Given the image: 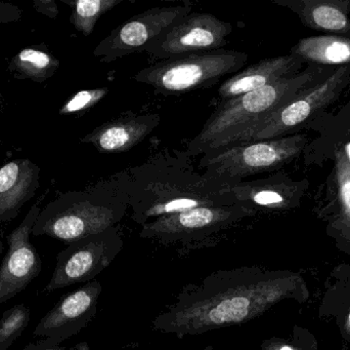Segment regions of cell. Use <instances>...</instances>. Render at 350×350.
<instances>
[{"label": "cell", "mask_w": 350, "mask_h": 350, "mask_svg": "<svg viewBox=\"0 0 350 350\" xmlns=\"http://www.w3.org/2000/svg\"><path fill=\"white\" fill-rule=\"evenodd\" d=\"M255 214V210L242 203L203 205L148 222L142 226L139 236L167 246H191Z\"/></svg>", "instance_id": "ba28073f"}, {"label": "cell", "mask_w": 350, "mask_h": 350, "mask_svg": "<svg viewBox=\"0 0 350 350\" xmlns=\"http://www.w3.org/2000/svg\"><path fill=\"white\" fill-rule=\"evenodd\" d=\"M129 209L126 199L102 181L86 190L55 197L41 210L32 234L69 245L118 225Z\"/></svg>", "instance_id": "277c9868"}, {"label": "cell", "mask_w": 350, "mask_h": 350, "mask_svg": "<svg viewBox=\"0 0 350 350\" xmlns=\"http://www.w3.org/2000/svg\"><path fill=\"white\" fill-rule=\"evenodd\" d=\"M306 129L317 134L316 137L310 139L302 153L304 164L312 166L333 146L350 141V100L336 113H325L312 121Z\"/></svg>", "instance_id": "ffe728a7"}, {"label": "cell", "mask_w": 350, "mask_h": 350, "mask_svg": "<svg viewBox=\"0 0 350 350\" xmlns=\"http://www.w3.org/2000/svg\"><path fill=\"white\" fill-rule=\"evenodd\" d=\"M336 69L306 65L295 75L237 98L221 101L199 134L189 142L185 154L195 158L230 145L247 129L271 116L304 90L326 79Z\"/></svg>", "instance_id": "3957f363"}, {"label": "cell", "mask_w": 350, "mask_h": 350, "mask_svg": "<svg viewBox=\"0 0 350 350\" xmlns=\"http://www.w3.org/2000/svg\"><path fill=\"white\" fill-rule=\"evenodd\" d=\"M294 291V279L258 267L217 271L185 286L153 322L154 330L181 337L242 325Z\"/></svg>", "instance_id": "6da1fadb"}, {"label": "cell", "mask_w": 350, "mask_h": 350, "mask_svg": "<svg viewBox=\"0 0 350 350\" xmlns=\"http://www.w3.org/2000/svg\"><path fill=\"white\" fill-rule=\"evenodd\" d=\"M232 23L207 12H189L177 21L147 49L153 60L172 59L189 53L218 51L226 45L232 32Z\"/></svg>", "instance_id": "8fae6325"}, {"label": "cell", "mask_w": 350, "mask_h": 350, "mask_svg": "<svg viewBox=\"0 0 350 350\" xmlns=\"http://www.w3.org/2000/svg\"><path fill=\"white\" fill-rule=\"evenodd\" d=\"M308 142V134L299 133L234 144L206 152L199 166L207 178L219 184H236L253 175L278 172L301 156Z\"/></svg>", "instance_id": "5b68a950"}, {"label": "cell", "mask_w": 350, "mask_h": 350, "mask_svg": "<svg viewBox=\"0 0 350 350\" xmlns=\"http://www.w3.org/2000/svg\"><path fill=\"white\" fill-rule=\"evenodd\" d=\"M40 186V168L28 158L6 162L0 168V222L18 215Z\"/></svg>", "instance_id": "ac0fdd59"}, {"label": "cell", "mask_w": 350, "mask_h": 350, "mask_svg": "<svg viewBox=\"0 0 350 350\" xmlns=\"http://www.w3.org/2000/svg\"><path fill=\"white\" fill-rule=\"evenodd\" d=\"M59 67V60L38 45L21 49L10 60L8 70L18 79H32L42 84L53 77Z\"/></svg>", "instance_id": "7402d4cb"}, {"label": "cell", "mask_w": 350, "mask_h": 350, "mask_svg": "<svg viewBox=\"0 0 350 350\" xmlns=\"http://www.w3.org/2000/svg\"><path fill=\"white\" fill-rule=\"evenodd\" d=\"M0 147H1V143H0Z\"/></svg>", "instance_id": "4dcf8cb0"}, {"label": "cell", "mask_w": 350, "mask_h": 350, "mask_svg": "<svg viewBox=\"0 0 350 350\" xmlns=\"http://www.w3.org/2000/svg\"><path fill=\"white\" fill-rule=\"evenodd\" d=\"M2 251H3V244H2L1 242H0V255L2 254Z\"/></svg>", "instance_id": "f1b7e54d"}, {"label": "cell", "mask_w": 350, "mask_h": 350, "mask_svg": "<svg viewBox=\"0 0 350 350\" xmlns=\"http://www.w3.org/2000/svg\"><path fill=\"white\" fill-rule=\"evenodd\" d=\"M191 10V2L149 8L111 31L96 45L94 55L102 63H111L133 53L146 51L156 39Z\"/></svg>", "instance_id": "30bf717a"}, {"label": "cell", "mask_w": 350, "mask_h": 350, "mask_svg": "<svg viewBox=\"0 0 350 350\" xmlns=\"http://www.w3.org/2000/svg\"><path fill=\"white\" fill-rule=\"evenodd\" d=\"M103 286L98 279L86 283L64 296L37 325L34 336L41 339L38 347H59L81 332L96 318Z\"/></svg>", "instance_id": "7c38bea8"}, {"label": "cell", "mask_w": 350, "mask_h": 350, "mask_svg": "<svg viewBox=\"0 0 350 350\" xmlns=\"http://www.w3.org/2000/svg\"><path fill=\"white\" fill-rule=\"evenodd\" d=\"M40 212L38 203L33 205L18 227L6 238L8 251L0 265V305L24 291L41 273L42 261L30 242Z\"/></svg>", "instance_id": "4fadbf2b"}, {"label": "cell", "mask_w": 350, "mask_h": 350, "mask_svg": "<svg viewBox=\"0 0 350 350\" xmlns=\"http://www.w3.org/2000/svg\"><path fill=\"white\" fill-rule=\"evenodd\" d=\"M273 3L289 8L308 28L350 37V0H273Z\"/></svg>", "instance_id": "d6986e66"}, {"label": "cell", "mask_w": 350, "mask_h": 350, "mask_svg": "<svg viewBox=\"0 0 350 350\" xmlns=\"http://www.w3.org/2000/svg\"><path fill=\"white\" fill-rule=\"evenodd\" d=\"M306 65L339 68L350 65V37L318 35L301 38L290 49Z\"/></svg>", "instance_id": "44dd1931"}, {"label": "cell", "mask_w": 350, "mask_h": 350, "mask_svg": "<svg viewBox=\"0 0 350 350\" xmlns=\"http://www.w3.org/2000/svg\"><path fill=\"white\" fill-rule=\"evenodd\" d=\"M108 92L109 88L79 90L61 107L59 113L61 115H69L88 110L96 106Z\"/></svg>", "instance_id": "d4e9b609"}, {"label": "cell", "mask_w": 350, "mask_h": 350, "mask_svg": "<svg viewBox=\"0 0 350 350\" xmlns=\"http://www.w3.org/2000/svg\"><path fill=\"white\" fill-rule=\"evenodd\" d=\"M306 67V63L293 53L261 60L224 80L218 88V97L221 101L237 98L278 80L295 75Z\"/></svg>", "instance_id": "2e32d148"}, {"label": "cell", "mask_w": 350, "mask_h": 350, "mask_svg": "<svg viewBox=\"0 0 350 350\" xmlns=\"http://www.w3.org/2000/svg\"><path fill=\"white\" fill-rule=\"evenodd\" d=\"M124 247L118 225L100 234L67 245L57 254L55 271L45 286L44 293L94 281L120 254Z\"/></svg>", "instance_id": "9c48e42d"}, {"label": "cell", "mask_w": 350, "mask_h": 350, "mask_svg": "<svg viewBox=\"0 0 350 350\" xmlns=\"http://www.w3.org/2000/svg\"><path fill=\"white\" fill-rule=\"evenodd\" d=\"M33 4L36 12L49 18H55L59 16V8L53 0H35Z\"/></svg>", "instance_id": "4316f807"}, {"label": "cell", "mask_w": 350, "mask_h": 350, "mask_svg": "<svg viewBox=\"0 0 350 350\" xmlns=\"http://www.w3.org/2000/svg\"><path fill=\"white\" fill-rule=\"evenodd\" d=\"M22 16V10L14 4L0 1V25L16 22Z\"/></svg>", "instance_id": "484cf974"}, {"label": "cell", "mask_w": 350, "mask_h": 350, "mask_svg": "<svg viewBox=\"0 0 350 350\" xmlns=\"http://www.w3.org/2000/svg\"><path fill=\"white\" fill-rule=\"evenodd\" d=\"M349 84L350 65L337 68L326 79L304 90L271 116L247 129L230 145L299 134L327 113L345 94Z\"/></svg>", "instance_id": "52a82bcc"}, {"label": "cell", "mask_w": 350, "mask_h": 350, "mask_svg": "<svg viewBox=\"0 0 350 350\" xmlns=\"http://www.w3.org/2000/svg\"><path fill=\"white\" fill-rule=\"evenodd\" d=\"M281 350H293V349H290V347H283V349H281Z\"/></svg>", "instance_id": "f546056e"}, {"label": "cell", "mask_w": 350, "mask_h": 350, "mask_svg": "<svg viewBox=\"0 0 350 350\" xmlns=\"http://www.w3.org/2000/svg\"><path fill=\"white\" fill-rule=\"evenodd\" d=\"M72 6L70 22L76 30L79 31L84 36H88L94 32V27L98 18L105 14L122 3L124 0H74L66 1Z\"/></svg>", "instance_id": "603a6c76"}, {"label": "cell", "mask_w": 350, "mask_h": 350, "mask_svg": "<svg viewBox=\"0 0 350 350\" xmlns=\"http://www.w3.org/2000/svg\"><path fill=\"white\" fill-rule=\"evenodd\" d=\"M332 160L326 180L317 188L321 212L329 216L336 229L350 232V141L341 142L327 150L314 166L322 168Z\"/></svg>", "instance_id": "9a60e30c"}, {"label": "cell", "mask_w": 350, "mask_h": 350, "mask_svg": "<svg viewBox=\"0 0 350 350\" xmlns=\"http://www.w3.org/2000/svg\"><path fill=\"white\" fill-rule=\"evenodd\" d=\"M185 152L161 153L141 166L117 173L106 181L120 193L143 226L163 216L203 205H230L224 185L200 174Z\"/></svg>", "instance_id": "7a4b0ae2"}, {"label": "cell", "mask_w": 350, "mask_h": 350, "mask_svg": "<svg viewBox=\"0 0 350 350\" xmlns=\"http://www.w3.org/2000/svg\"><path fill=\"white\" fill-rule=\"evenodd\" d=\"M308 179L295 180L283 171L262 179L224 185L221 192L234 203L255 210H289L299 207L310 189Z\"/></svg>", "instance_id": "5bb4252c"}, {"label": "cell", "mask_w": 350, "mask_h": 350, "mask_svg": "<svg viewBox=\"0 0 350 350\" xmlns=\"http://www.w3.org/2000/svg\"><path fill=\"white\" fill-rule=\"evenodd\" d=\"M159 114H131L104 123L82 138V143L92 144L100 153H121L133 149L158 125Z\"/></svg>", "instance_id": "e0dca14e"}, {"label": "cell", "mask_w": 350, "mask_h": 350, "mask_svg": "<svg viewBox=\"0 0 350 350\" xmlns=\"http://www.w3.org/2000/svg\"><path fill=\"white\" fill-rule=\"evenodd\" d=\"M23 350H88V345H78L76 347H70V349H67V347H38L35 345H27Z\"/></svg>", "instance_id": "83f0119b"}, {"label": "cell", "mask_w": 350, "mask_h": 350, "mask_svg": "<svg viewBox=\"0 0 350 350\" xmlns=\"http://www.w3.org/2000/svg\"><path fill=\"white\" fill-rule=\"evenodd\" d=\"M247 61V53L232 49L189 53L147 66L133 78L151 86L156 94H187L215 86L224 76L242 70Z\"/></svg>", "instance_id": "8992f818"}, {"label": "cell", "mask_w": 350, "mask_h": 350, "mask_svg": "<svg viewBox=\"0 0 350 350\" xmlns=\"http://www.w3.org/2000/svg\"><path fill=\"white\" fill-rule=\"evenodd\" d=\"M349 322H350V314H349Z\"/></svg>", "instance_id": "1f68e13d"}, {"label": "cell", "mask_w": 350, "mask_h": 350, "mask_svg": "<svg viewBox=\"0 0 350 350\" xmlns=\"http://www.w3.org/2000/svg\"><path fill=\"white\" fill-rule=\"evenodd\" d=\"M31 312L24 304H16L0 316V350H8L28 327Z\"/></svg>", "instance_id": "cb8c5ba5"}]
</instances>
